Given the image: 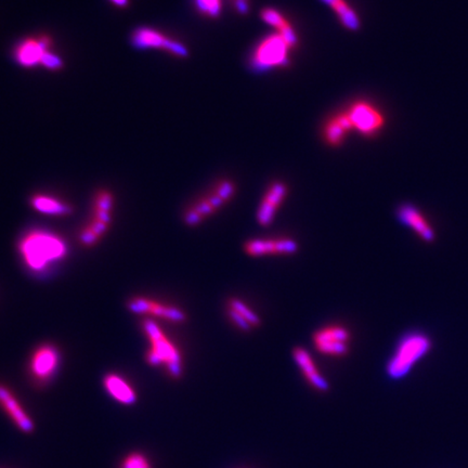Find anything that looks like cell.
<instances>
[{"label":"cell","mask_w":468,"mask_h":468,"mask_svg":"<svg viewBox=\"0 0 468 468\" xmlns=\"http://www.w3.org/2000/svg\"><path fill=\"white\" fill-rule=\"evenodd\" d=\"M17 251L29 270L40 273L65 259L68 245L61 235L54 232L33 229L20 237Z\"/></svg>","instance_id":"obj_1"},{"label":"cell","mask_w":468,"mask_h":468,"mask_svg":"<svg viewBox=\"0 0 468 468\" xmlns=\"http://www.w3.org/2000/svg\"><path fill=\"white\" fill-rule=\"evenodd\" d=\"M435 343L432 335L422 329L405 332L386 361L385 373L393 382L405 380L415 366L430 354Z\"/></svg>","instance_id":"obj_2"},{"label":"cell","mask_w":468,"mask_h":468,"mask_svg":"<svg viewBox=\"0 0 468 468\" xmlns=\"http://www.w3.org/2000/svg\"><path fill=\"white\" fill-rule=\"evenodd\" d=\"M140 325L149 345L144 354L146 364L163 368L173 380H180L185 373V359L178 345L164 331L159 322L142 318Z\"/></svg>","instance_id":"obj_3"},{"label":"cell","mask_w":468,"mask_h":468,"mask_svg":"<svg viewBox=\"0 0 468 468\" xmlns=\"http://www.w3.org/2000/svg\"><path fill=\"white\" fill-rule=\"evenodd\" d=\"M237 183L231 179L218 181L208 192L183 212V224L187 227H198L229 204L237 194Z\"/></svg>","instance_id":"obj_4"},{"label":"cell","mask_w":468,"mask_h":468,"mask_svg":"<svg viewBox=\"0 0 468 468\" xmlns=\"http://www.w3.org/2000/svg\"><path fill=\"white\" fill-rule=\"evenodd\" d=\"M115 196L112 191L101 189L95 192L91 204V218L78 234V242L86 249L95 247L111 229L114 219Z\"/></svg>","instance_id":"obj_5"},{"label":"cell","mask_w":468,"mask_h":468,"mask_svg":"<svg viewBox=\"0 0 468 468\" xmlns=\"http://www.w3.org/2000/svg\"><path fill=\"white\" fill-rule=\"evenodd\" d=\"M292 49L279 33L269 35L254 49L251 58V68L254 71L265 72L286 66L290 62Z\"/></svg>","instance_id":"obj_6"},{"label":"cell","mask_w":468,"mask_h":468,"mask_svg":"<svg viewBox=\"0 0 468 468\" xmlns=\"http://www.w3.org/2000/svg\"><path fill=\"white\" fill-rule=\"evenodd\" d=\"M126 307L134 315H141L142 318L154 321L182 325L188 320V315L182 308L146 296H132L127 300Z\"/></svg>","instance_id":"obj_7"},{"label":"cell","mask_w":468,"mask_h":468,"mask_svg":"<svg viewBox=\"0 0 468 468\" xmlns=\"http://www.w3.org/2000/svg\"><path fill=\"white\" fill-rule=\"evenodd\" d=\"M352 334L350 329L338 323L325 325L312 334V345L317 352L329 358H344L350 352Z\"/></svg>","instance_id":"obj_8"},{"label":"cell","mask_w":468,"mask_h":468,"mask_svg":"<svg viewBox=\"0 0 468 468\" xmlns=\"http://www.w3.org/2000/svg\"><path fill=\"white\" fill-rule=\"evenodd\" d=\"M61 350L52 343L37 346L29 357V376L37 385L44 386L54 378L61 364Z\"/></svg>","instance_id":"obj_9"},{"label":"cell","mask_w":468,"mask_h":468,"mask_svg":"<svg viewBox=\"0 0 468 468\" xmlns=\"http://www.w3.org/2000/svg\"><path fill=\"white\" fill-rule=\"evenodd\" d=\"M354 132L361 136H375L384 130L386 116L377 105L370 101L357 100L346 109Z\"/></svg>","instance_id":"obj_10"},{"label":"cell","mask_w":468,"mask_h":468,"mask_svg":"<svg viewBox=\"0 0 468 468\" xmlns=\"http://www.w3.org/2000/svg\"><path fill=\"white\" fill-rule=\"evenodd\" d=\"M54 39L50 35L42 34L27 37L15 46L13 56L19 65L25 68L42 66L54 52Z\"/></svg>","instance_id":"obj_11"},{"label":"cell","mask_w":468,"mask_h":468,"mask_svg":"<svg viewBox=\"0 0 468 468\" xmlns=\"http://www.w3.org/2000/svg\"><path fill=\"white\" fill-rule=\"evenodd\" d=\"M130 42L140 50L157 49L177 58H188L189 50L182 42L171 38L164 33L151 27H138L130 36Z\"/></svg>","instance_id":"obj_12"},{"label":"cell","mask_w":468,"mask_h":468,"mask_svg":"<svg viewBox=\"0 0 468 468\" xmlns=\"http://www.w3.org/2000/svg\"><path fill=\"white\" fill-rule=\"evenodd\" d=\"M243 251L251 258L292 256L299 251V243L290 237H254L244 242Z\"/></svg>","instance_id":"obj_13"},{"label":"cell","mask_w":468,"mask_h":468,"mask_svg":"<svg viewBox=\"0 0 468 468\" xmlns=\"http://www.w3.org/2000/svg\"><path fill=\"white\" fill-rule=\"evenodd\" d=\"M396 218L403 227L407 228L417 235L419 240L427 244L436 242L437 232L429 221L426 214L421 208L413 203L405 202L396 208Z\"/></svg>","instance_id":"obj_14"},{"label":"cell","mask_w":468,"mask_h":468,"mask_svg":"<svg viewBox=\"0 0 468 468\" xmlns=\"http://www.w3.org/2000/svg\"><path fill=\"white\" fill-rule=\"evenodd\" d=\"M288 183L282 180L273 181L261 196L256 210V221L260 227L268 228L276 220L283 204L288 198Z\"/></svg>","instance_id":"obj_15"},{"label":"cell","mask_w":468,"mask_h":468,"mask_svg":"<svg viewBox=\"0 0 468 468\" xmlns=\"http://www.w3.org/2000/svg\"><path fill=\"white\" fill-rule=\"evenodd\" d=\"M292 360L295 362L300 373L305 378L308 385L319 393H327L329 386V380H327L319 366H317L315 358L310 354L308 349L304 347L296 346L292 351Z\"/></svg>","instance_id":"obj_16"},{"label":"cell","mask_w":468,"mask_h":468,"mask_svg":"<svg viewBox=\"0 0 468 468\" xmlns=\"http://www.w3.org/2000/svg\"><path fill=\"white\" fill-rule=\"evenodd\" d=\"M0 407L21 432L24 434L34 432L35 425L33 419L25 411L24 407L20 403L13 390L3 384H0Z\"/></svg>","instance_id":"obj_17"},{"label":"cell","mask_w":468,"mask_h":468,"mask_svg":"<svg viewBox=\"0 0 468 468\" xmlns=\"http://www.w3.org/2000/svg\"><path fill=\"white\" fill-rule=\"evenodd\" d=\"M226 315L232 325L242 332H251L261 325L260 315L247 302L237 297L227 300Z\"/></svg>","instance_id":"obj_18"},{"label":"cell","mask_w":468,"mask_h":468,"mask_svg":"<svg viewBox=\"0 0 468 468\" xmlns=\"http://www.w3.org/2000/svg\"><path fill=\"white\" fill-rule=\"evenodd\" d=\"M354 132L346 110L331 115L322 127V139L327 146L337 148L346 141L347 136Z\"/></svg>","instance_id":"obj_19"},{"label":"cell","mask_w":468,"mask_h":468,"mask_svg":"<svg viewBox=\"0 0 468 468\" xmlns=\"http://www.w3.org/2000/svg\"><path fill=\"white\" fill-rule=\"evenodd\" d=\"M29 205L39 214L50 217H68L74 212V206L71 203L45 193L33 194L29 198Z\"/></svg>","instance_id":"obj_20"},{"label":"cell","mask_w":468,"mask_h":468,"mask_svg":"<svg viewBox=\"0 0 468 468\" xmlns=\"http://www.w3.org/2000/svg\"><path fill=\"white\" fill-rule=\"evenodd\" d=\"M103 386L112 399L123 405H132L138 399L134 386L117 373H109L103 378Z\"/></svg>","instance_id":"obj_21"},{"label":"cell","mask_w":468,"mask_h":468,"mask_svg":"<svg viewBox=\"0 0 468 468\" xmlns=\"http://www.w3.org/2000/svg\"><path fill=\"white\" fill-rule=\"evenodd\" d=\"M260 17L263 22L276 29V33L286 39L292 49L297 46L298 36L295 29L279 10L274 8H263L260 11Z\"/></svg>","instance_id":"obj_22"},{"label":"cell","mask_w":468,"mask_h":468,"mask_svg":"<svg viewBox=\"0 0 468 468\" xmlns=\"http://www.w3.org/2000/svg\"><path fill=\"white\" fill-rule=\"evenodd\" d=\"M334 11L339 22L345 29L357 32L361 27L360 17L347 0H321Z\"/></svg>","instance_id":"obj_23"},{"label":"cell","mask_w":468,"mask_h":468,"mask_svg":"<svg viewBox=\"0 0 468 468\" xmlns=\"http://www.w3.org/2000/svg\"><path fill=\"white\" fill-rule=\"evenodd\" d=\"M198 11L210 19L219 17L222 10V0H194Z\"/></svg>","instance_id":"obj_24"},{"label":"cell","mask_w":468,"mask_h":468,"mask_svg":"<svg viewBox=\"0 0 468 468\" xmlns=\"http://www.w3.org/2000/svg\"><path fill=\"white\" fill-rule=\"evenodd\" d=\"M120 468H152L149 458L139 452H134L123 460Z\"/></svg>","instance_id":"obj_25"},{"label":"cell","mask_w":468,"mask_h":468,"mask_svg":"<svg viewBox=\"0 0 468 468\" xmlns=\"http://www.w3.org/2000/svg\"><path fill=\"white\" fill-rule=\"evenodd\" d=\"M234 6L237 13L241 15H247L249 11V0H234Z\"/></svg>","instance_id":"obj_26"},{"label":"cell","mask_w":468,"mask_h":468,"mask_svg":"<svg viewBox=\"0 0 468 468\" xmlns=\"http://www.w3.org/2000/svg\"><path fill=\"white\" fill-rule=\"evenodd\" d=\"M110 1L117 8H127L130 6V0H110Z\"/></svg>","instance_id":"obj_27"}]
</instances>
